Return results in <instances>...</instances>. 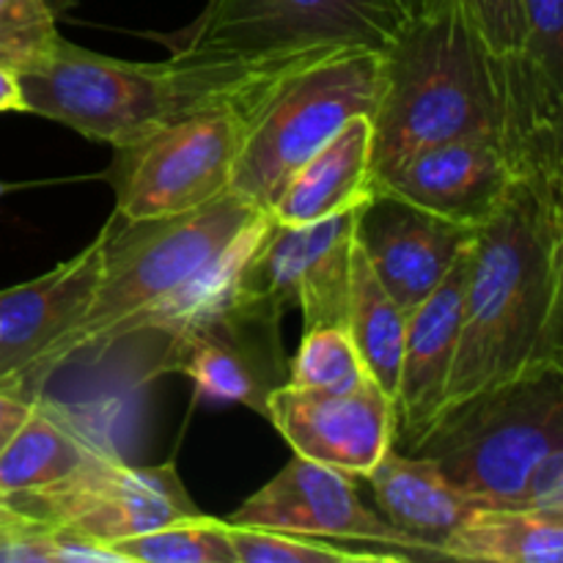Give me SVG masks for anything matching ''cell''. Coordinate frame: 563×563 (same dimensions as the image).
Listing matches in <instances>:
<instances>
[{"mask_svg": "<svg viewBox=\"0 0 563 563\" xmlns=\"http://www.w3.org/2000/svg\"><path fill=\"white\" fill-rule=\"evenodd\" d=\"M465 137L500 143L520 179L563 187V91L522 53H495L460 0H410L379 49L372 179Z\"/></svg>", "mask_w": 563, "mask_h": 563, "instance_id": "6da1fadb", "label": "cell"}, {"mask_svg": "<svg viewBox=\"0 0 563 563\" xmlns=\"http://www.w3.org/2000/svg\"><path fill=\"white\" fill-rule=\"evenodd\" d=\"M269 225V212L234 190L190 212L102 225L97 280L75 322L66 324L22 368L16 396L38 399L69 361L104 352L135 333H170L187 317L223 300L247 253Z\"/></svg>", "mask_w": 563, "mask_h": 563, "instance_id": "7a4b0ae2", "label": "cell"}, {"mask_svg": "<svg viewBox=\"0 0 563 563\" xmlns=\"http://www.w3.org/2000/svg\"><path fill=\"white\" fill-rule=\"evenodd\" d=\"M561 286L563 187L517 176L498 209L473 229L445 407L563 368Z\"/></svg>", "mask_w": 563, "mask_h": 563, "instance_id": "3957f363", "label": "cell"}, {"mask_svg": "<svg viewBox=\"0 0 563 563\" xmlns=\"http://www.w3.org/2000/svg\"><path fill=\"white\" fill-rule=\"evenodd\" d=\"M300 66L306 64L251 66L176 53L148 64L93 53L60 36L44 64L20 75V82L27 113L121 148L203 108L256 102Z\"/></svg>", "mask_w": 563, "mask_h": 563, "instance_id": "277c9868", "label": "cell"}, {"mask_svg": "<svg viewBox=\"0 0 563 563\" xmlns=\"http://www.w3.org/2000/svg\"><path fill=\"white\" fill-rule=\"evenodd\" d=\"M407 454L438 462L478 504L526 509L533 476L563 454V368L454 401Z\"/></svg>", "mask_w": 563, "mask_h": 563, "instance_id": "5b68a950", "label": "cell"}, {"mask_svg": "<svg viewBox=\"0 0 563 563\" xmlns=\"http://www.w3.org/2000/svg\"><path fill=\"white\" fill-rule=\"evenodd\" d=\"M377 97V49H341L289 71L247 119L231 190L269 212L291 174L328 146L346 121L372 115Z\"/></svg>", "mask_w": 563, "mask_h": 563, "instance_id": "8992f818", "label": "cell"}, {"mask_svg": "<svg viewBox=\"0 0 563 563\" xmlns=\"http://www.w3.org/2000/svg\"><path fill=\"white\" fill-rule=\"evenodd\" d=\"M407 11L405 0H207L163 44L176 55L297 66L341 49L379 53Z\"/></svg>", "mask_w": 563, "mask_h": 563, "instance_id": "52a82bcc", "label": "cell"}, {"mask_svg": "<svg viewBox=\"0 0 563 563\" xmlns=\"http://www.w3.org/2000/svg\"><path fill=\"white\" fill-rule=\"evenodd\" d=\"M256 102H229L148 132L113 148L104 179L124 220L190 212L231 190V170Z\"/></svg>", "mask_w": 563, "mask_h": 563, "instance_id": "ba28073f", "label": "cell"}, {"mask_svg": "<svg viewBox=\"0 0 563 563\" xmlns=\"http://www.w3.org/2000/svg\"><path fill=\"white\" fill-rule=\"evenodd\" d=\"M280 317L284 311L234 286L223 300L165 333L168 350L157 372L185 374L207 399L234 401L267 418L269 396L289 383Z\"/></svg>", "mask_w": 563, "mask_h": 563, "instance_id": "9c48e42d", "label": "cell"}, {"mask_svg": "<svg viewBox=\"0 0 563 563\" xmlns=\"http://www.w3.org/2000/svg\"><path fill=\"white\" fill-rule=\"evenodd\" d=\"M11 509L97 544H113L168 522L201 515L174 462L135 467L97 451L49 487L9 498Z\"/></svg>", "mask_w": 563, "mask_h": 563, "instance_id": "30bf717a", "label": "cell"}, {"mask_svg": "<svg viewBox=\"0 0 563 563\" xmlns=\"http://www.w3.org/2000/svg\"><path fill=\"white\" fill-rule=\"evenodd\" d=\"M357 207L302 225L269 218L242 264L236 289L284 313L300 308L306 330L344 328Z\"/></svg>", "mask_w": 563, "mask_h": 563, "instance_id": "8fae6325", "label": "cell"}, {"mask_svg": "<svg viewBox=\"0 0 563 563\" xmlns=\"http://www.w3.org/2000/svg\"><path fill=\"white\" fill-rule=\"evenodd\" d=\"M357 478L295 454L278 476L269 478L225 522L275 528L366 548H390L410 561H432L405 533L396 531L377 509L363 504Z\"/></svg>", "mask_w": 563, "mask_h": 563, "instance_id": "7c38bea8", "label": "cell"}, {"mask_svg": "<svg viewBox=\"0 0 563 563\" xmlns=\"http://www.w3.org/2000/svg\"><path fill=\"white\" fill-rule=\"evenodd\" d=\"M267 421L295 454L352 478H366L394 445V401L372 377L346 390L286 383L269 396Z\"/></svg>", "mask_w": 563, "mask_h": 563, "instance_id": "4fadbf2b", "label": "cell"}, {"mask_svg": "<svg viewBox=\"0 0 563 563\" xmlns=\"http://www.w3.org/2000/svg\"><path fill=\"white\" fill-rule=\"evenodd\" d=\"M471 242V225L445 220L388 192H368L355 212V245L405 311H412L438 289Z\"/></svg>", "mask_w": 563, "mask_h": 563, "instance_id": "5bb4252c", "label": "cell"}, {"mask_svg": "<svg viewBox=\"0 0 563 563\" xmlns=\"http://www.w3.org/2000/svg\"><path fill=\"white\" fill-rule=\"evenodd\" d=\"M471 247L432 295L407 311L405 350L394 394V449L412 451L432 432L449 399L451 368L462 330V300Z\"/></svg>", "mask_w": 563, "mask_h": 563, "instance_id": "9a60e30c", "label": "cell"}, {"mask_svg": "<svg viewBox=\"0 0 563 563\" xmlns=\"http://www.w3.org/2000/svg\"><path fill=\"white\" fill-rule=\"evenodd\" d=\"M517 170L495 141H445L418 148L385 174L374 176L372 192H388L462 225H482L504 201Z\"/></svg>", "mask_w": 563, "mask_h": 563, "instance_id": "2e32d148", "label": "cell"}, {"mask_svg": "<svg viewBox=\"0 0 563 563\" xmlns=\"http://www.w3.org/2000/svg\"><path fill=\"white\" fill-rule=\"evenodd\" d=\"M102 253V231L69 262L0 291V390H11L22 368L69 322L91 297Z\"/></svg>", "mask_w": 563, "mask_h": 563, "instance_id": "e0dca14e", "label": "cell"}, {"mask_svg": "<svg viewBox=\"0 0 563 563\" xmlns=\"http://www.w3.org/2000/svg\"><path fill=\"white\" fill-rule=\"evenodd\" d=\"M363 482L372 487L377 511L432 561H443L440 544L478 504L462 493L434 460L390 445Z\"/></svg>", "mask_w": 563, "mask_h": 563, "instance_id": "ac0fdd59", "label": "cell"}, {"mask_svg": "<svg viewBox=\"0 0 563 563\" xmlns=\"http://www.w3.org/2000/svg\"><path fill=\"white\" fill-rule=\"evenodd\" d=\"M372 192V115H355L344 130L291 174L269 218L284 225L317 223L363 203Z\"/></svg>", "mask_w": 563, "mask_h": 563, "instance_id": "d6986e66", "label": "cell"}, {"mask_svg": "<svg viewBox=\"0 0 563 563\" xmlns=\"http://www.w3.org/2000/svg\"><path fill=\"white\" fill-rule=\"evenodd\" d=\"M443 561L561 563V511L476 506L440 544Z\"/></svg>", "mask_w": 563, "mask_h": 563, "instance_id": "ffe728a7", "label": "cell"}, {"mask_svg": "<svg viewBox=\"0 0 563 563\" xmlns=\"http://www.w3.org/2000/svg\"><path fill=\"white\" fill-rule=\"evenodd\" d=\"M97 451H102V445L93 443L64 410L38 396L31 416L0 454V493L9 500L49 487L77 471Z\"/></svg>", "mask_w": 563, "mask_h": 563, "instance_id": "44dd1931", "label": "cell"}, {"mask_svg": "<svg viewBox=\"0 0 563 563\" xmlns=\"http://www.w3.org/2000/svg\"><path fill=\"white\" fill-rule=\"evenodd\" d=\"M346 333L361 355L368 377L394 401L399 383L401 350H405L407 311L385 291L368 267L361 247H352L350 300H346Z\"/></svg>", "mask_w": 563, "mask_h": 563, "instance_id": "7402d4cb", "label": "cell"}, {"mask_svg": "<svg viewBox=\"0 0 563 563\" xmlns=\"http://www.w3.org/2000/svg\"><path fill=\"white\" fill-rule=\"evenodd\" d=\"M229 539L236 563H407L410 555L390 548L333 542L275 528L231 526Z\"/></svg>", "mask_w": 563, "mask_h": 563, "instance_id": "603a6c76", "label": "cell"}, {"mask_svg": "<svg viewBox=\"0 0 563 563\" xmlns=\"http://www.w3.org/2000/svg\"><path fill=\"white\" fill-rule=\"evenodd\" d=\"M124 563H236L229 522L192 515L110 544Z\"/></svg>", "mask_w": 563, "mask_h": 563, "instance_id": "cb8c5ba5", "label": "cell"}, {"mask_svg": "<svg viewBox=\"0 0 563 563\" xmlns=\"http://www.w3.org/2000/svg\"><path fill=\"white\" fill-rule=\"evenodd\" d=\"M75 0H0V66L27 75L60 38L58 20Z\"/></svg>", "mask_w": 563, "mask_h": 563, "instance_id": "d4e9b609", "label": "cell"}, {"mask_svg": "<svg viewBox=\"0 0 563 563\" xmlns=\"http://www.w3.org/2000/svg\"><path fill=\"white\" fill-rule=\"evenodd\" d=\"M368 374L346 328L306 330L300 350L289 357V383L297 388L346 390Z\"/></svg>", "mask_w": 563, "mask_h": 563, "instance_id": "484cf974", "label": "cell"}, {"mask_svg": "<svg viewBox=\"0 0 563 563\" xmlns=\"http://www.w3.org/2000/svg\"><path fill=\"white\" fill-rule=\"evenodd\" d=\"M526 22L522 55L553 88L563 91V0H520Z\"/></svg>", "mask_w": 563, "mask_h": 563, "instance_id": "4316f807", "label": "cell"}, {"mask_svg": "<svg viewBox=\"0 0 563 563\" xmlns=\"http://www.w3.org/2000/svg\"><path fill=\"white\" fill-rule=\"evenodd\" d=\"M484 42L498 55H520L526 44L520 0H460Z\"/></svg>", "mask_w": 563, "mask_h": 563, "instance_id": "83f0119b", "label": "cell"}, {"mask_svg": "<svg viewBox=\"0 0 563 563\" xmlns=\"http://www.w3.org/2000/svg\"><path fill=\"white\" fill-rule=\"evenodd\" d=\"M33 401L36 399H25V396H16L11 390H0V454H3L9 440L16 434V429L31 416Z\"/></svg>", "mask_w": 563, "mask_h": 563, "instance_id": "f1b7e54d", "label": "cell"}, {"mask_svg": "<svg viewBox=\"0 0 563 563\" xmlns=\"http://www.w3.org/2000/svg\"><path fill=\"white\" fill-rule=\"evenodd\" d=\"M27 113L25 93H22V82L16 71H11L9 66H0V113Z\"/></svg>", "mask_w": 563, "mask_h": 563, "instance_id": "f546056e", "label": "cell"}, {"mask_svg": "<svg viewBox=\"0 0 563 563\" xmlns=\"http://www.w3.org/2000/svg\"><path fill=\"white\" fill-rule=\"evenodd\" d=\"M9 190H11V185H5V181H0V198H3Z\"/></svg>", "mask_w": 563, "mask_h": 563, "instance_id": "4dcf8cb0", "label": "cell"}, {"mask_svg": "<svg viewBox=\"0 0 563 563\" xmlns=\"http://www.w3.org/2000/svg\"><path fill=\"white\" fill-rule=\"evenodd\" d=\"M5 506H9V500H5V495H3V493H0V511H3V509H5Z\"/></svg>", "mask_w": 563, "mask_h": 563, "instance_id": "1f68e13d", "label": "cell"}, {"mask_svg": "<svg viewBox=\"0 0 563 563\" xmlns=\"http://www.w3.org/2000/svg\"><path fill=\"white\" fill-rule=\"evenodd\" d=\"M405 3H410V0H405Z\"/></svg>", "mask_w": 563, "mask_h": 563, "instance_id": "d6a6232c", "label": "cell"}]
</instances>
